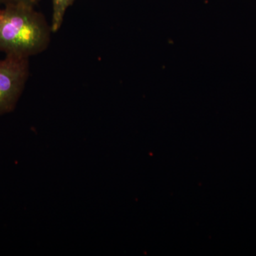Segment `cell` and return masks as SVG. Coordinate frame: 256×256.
<instances>
[{"label":"cell","mask_w":256,"mask_h":256,"mask_svg":"<svg viewBox=\"0 0 256 256\" xmlns=\"http://www.w3.org/2000/svg\"><path fill=\"white\" fill-rule=\"evenodd\" d=\"M28 58L6 55L0 60V116L12 112L28 76Z\"/></svg>","instance_id":"7a4b0ae2"},{"label":"cell","mask_w":256,"mask_h":256,"mask_svg":"<svg viewBox=\"0 0 256 256\" xmlns=\"http://www.w3.org/2000/svg\"><path fill=\"white\" fill-rule=\"evenodd\" d=\"M75 0H53V18L50 25L52 32L58 31L63 23L64 15Z\"/></svg>","instance_id":"3957f363"},{"label":"cell","mask_w":256,"mask_h":256,"mask_svg":"<svg viewBox=\"0 0 256 256\" xmlns=\"http://www.w3.org/2000/svg\"><path fill=\"white\" fill-rule=\"evenodd\" d=\"M0 6V50L28 58L46 50L52 32L44 18L34 6Z\"/></svg>","instance_id":"6da1fadb"},{"label":"cell","mask_w":256,"mask_h":256,"mask_svg":"<svg viewBox=\"0 0 256 256\" xmlns=\"http://www.w3.org/2000/svg\"><path fill=\"white\" fill-rule=\"evenodd\" d=\"M0 6H1V3H0Z\"/></svg>","instance_id":"5b68a950"},{"label":"cell","mask_w":256,"mask_h":256,"mask_svg":"<svg viewBox=\"0 0 256 256\" xmlns=\"http://www.w3.org/2000/svg\"><path fill=\"white\" fill-rule=\"evenodd\" d=\"M38 0H0L2 5L6 4H23L34 6Z\"/></svg>","instance_id":"277c9868"}]
</instances>
